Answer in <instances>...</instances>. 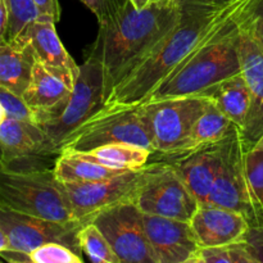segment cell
Returning a JSON list of instances; mask_svg holds the SVG:
<instances>
[{"mask_svg":"<svg viewBox=\"0 0 263 263\" xmlns=\"http://www.w3.org/2000/svg\"><path fill=\"white\" fill-rule=\"evenodd\" d=\"M246 0H181V15L148 57L110 91L104 105H139L174 72L217 26Z\"/></svg>","mask_w":263,"mask_h":263,"instance_id":"obj_1","label":"cell"},{"mask_svg":"<svg viewBox=\"0 0 263 263\" xmlns=\"http://www.w3.org/2000/svg\"><path fill=\"white\" fill-rule=\"evenodd\" d=\"M180 15L181 0L144 9H136L127 2L117 14L99 25L91 53L102 64L105 99L175 27Z\"/></svg>","mask_w":263,"mask_h":263,"instance_id":"obj_2","label":"cell"},{"mask_svg":"<svg viewBox=\"0 0 263 263\" xmlns=\"http://www.w3.org/2000/svg\"><path fill=\"white\" fill-rule=\"evenodd\" d=\"M249 0L215 28L202 44L164 79L149 100L202 94L222 80L241 73L239 18Z\"/></svg>","mask_w":263,"mask_h":263,"instance_id":"obj_3","label":"cell"},{"mask_svg":"<svg viewBox=\"0 0 263 263\" xmlns=\"http://www.w3.org/2000/svg\"><path fill=\"white\" fill-rule=\"evenodd\" d=\"M0 207L62 222L76 220L53 168L15 171L0 161Z\"/></svg>","mask_w":263,"mask_h":263,"instance_id":"obj_4","label":"cell"},{"mask_svg":"<svg viewBox=\"0 0 263 263\" xmlns=\"http://www.w3.org/2000/svg\"><path fill=\"white\" fill-rule=\"evenodd\" d=\"M112 143L134 144L154 154L153 136L143 104L104 105L67 139L61 152H87Z\"/></svg>","mask_w":263,"mask_h":263,"instance_id":"obj_5","label":"cell"},{"mask_svg":"<svg viewBox=\"0 0 263 263\" xmlns=\"http://www.w3.org/2000/svg\"><path fill=\"white\" fill-rule=\"evenodd\" d=\"M104 103L105 89L102 64L90 51L86 61L80 66L79 77L67 104L55 117L39 125L45 133L48 151L59 156L67 139L87 118L104 107Z\"/></svg>","mask_w":263,"mask_h":263,"instance_id":"obj_6","label":"cell"},{"mask_svg":"<svg viewBox=\"0 0 263 263\" xmlns=\"http://www.w3.org/2000/svg\"><path fill=\"white\" fill-rule=\"evenodd\" d=\"M208 103L210 98L202 94L143 103L153 136L154 154L166 158L181 153L189 141L194 123Z\"/></svg>","mask_w":263,"mask_h":263,"instance_id":"obj_7","label":"cell"},{"mask_svg":"<svg viewBox=\"0 0 263 263\" xmlns=\"http://www.w3.org/2000/svg\"><path fill=\"white\" fill-rule=\"evenodd\" d=\"M157 166L158 161L100 181L81 184L59 181V187L68 202L73 217L86 222L100 210L118 203L134 202Z\"/></svg>","mask_w":263,"mask_h":263,"instance_id":"obj_8","label":"cell"},{"mask_svg":"<svg viewBox=\"0 0 263 263\" xmlns=\"http://www.w3.org/2000/svg\"><path fill=\"white\" fill-rule=\"evenodd\" d=\"M243 133L236 126L223 141V154L220 171L215 180L207 205L228 208L241 213L249 225L262 228L261 215L249 187L244 162Z\"/></svg>","mask_w":263,"mask_h":263,"instance_id":"obj_9","label":"cell"},{"mask_svg":"<svg viewBox=\"0 0 263 263\" xmlns=\"http://www.w3.org/2000/svg\"><path fill=\"white\" fill-rule=\"evenodd\" d=\"M87 221L107 238L121 263H157L143 225V212L134 202L100 210Z\"/></svg>","mask_w":263,"mask_h":263,"instance_id":"obj_10","label":"cell"},{"mask_svg":"<svg viewBox=\"0 0 263 263\" xmlns=\"http://www.w3.org/2000/svg\"><path fill=\"white\" fill-rule=\"evenodd\" d=\"M84 221H53L0 207V229L7 236L8 248L30 253L46 243H59L82 256L79 231Z\"/></svg>","mask_w":263,"mask_h":263,"instance_id":"obj_11","label":"cell"},{"mask_svg":"<svg viewBox=\"0 0 263 263\" xmlns=\"http://www.w3.org/2000/svg\"><path fill=\"white\" fill-rule=\"evenodd\" d=\"M144 213L189 221L200 207L170 162L161 159L153 174L144 184L134 200Z\"/></svg>","mask_w":263,"mask_h":263,"instance_id":"obj_12","label":"cell"},{"mask_svg":"<svg viewBox=\"0 0 263 263\" xmlns=\"http://www.w3.org/2000/svg\"><path fill=\"white\" fill-rule=\"evenodd\" d=\"M252 0L239 18V57L241 73L252 95L251 109L243 133L247 145L263 135V48L251 12Z\"/></svg>","mask_w":263,"mask_h":263,"instance_id":"obj_13","label":"cell"},{"mask_svg":"<svg viewBox=\"0 0 263 263\" xmlns=\"http://www.w3.org/2000/svg\"><path fill=\"white\" fill-rule=\"evenodd\" d=\"M55 154L46 145V136L37 123L5 118L0 126V161L15 171L54 168Z\"/></svg>","mask_w":263,"mask_h":263,"instance_id":"obj_14","label":"cell"},{"mask_svg":"<svg viewBox=\"0 0 263 263\" xmlns=\"http://www.w3.org/2000/svg\"><path fill=\"white\" fill-rule=\"evenodd\" d=\"M143 225L157 263H190L200 248L189 221L143 212Z\"/></svg>","mask_w":263,"mask_h":263,"instance_id":"obj_15","label":"cell"},{"mask_svg":"<svg viewBox=\"0 0 263 263\" xmlns=\"http://www.w3.org/2000/svg\"><path fill=\"white\" fill-rule=\"evenodd\" d=\"M55 23L50 17L39 15L27 26L21 36L28 39L35 51L36 59L48 71L73 89L80 73V66L62 44L57 33Z\"/></svg>","mask_w":263,"mask_h":263,"instance_id":"obj_16","label":"cell"},{"mask_svg":"<svg viewBox=\"0 0 263 263\" xmlns=\"http://www.w3.org/2000/svg\"><path fill=\"white\" fill-rule=\"evenodd\" d=\"M225 139L218 143L203 145L189 153L161 158L172 164L200 205H207L208 197L220 171Z\"/></svg>","mask_w":263,"mask_h":263,"instance_id":"obj_17","label":"cell"},{"mask_svg":"<svg viewBox=\"0 0 263 263\" xmlns=\"http://www.w3.org/2000/svg\"><path fill=\"white\" fill-rule=\"evenodd\" d=\"M190 223L200 247L244 241L251 228L241 213L217 205H200Z\"/></svg>","mask_w":263,"mask_h":263,"instance_id":"obj_18","label":"cell"},{"mask_svg":"<svg viewBox=\"0 0 263 263\" xmlns=\"http://www.w3.org/2000/svg\"><path fill=\"white\" fill-rule=\"evenodd\" d=\"M72 89L61 79L51 73L36 59L32 76L22 98L35 112L36 123L45 122L55 117L64 108L71 97Z\"/></svg>","mask_w":263,"mask_h":263,"instance_id":"obj_19","label":"cell"},{"mask_svg":"<svg viewBox=\"0 0 263 263\" xmlns=\"http://www.w3.org/2000/svg\"><path fill=\"white\" fill-rule=\"evenodd\" d=\"M36 62L32 45L25 36L0 40V87L22 97Z\"/></svg>","mask_w":263,"mask_h":263,"instance_id":"obj_20","label":"cell"},{"mask_svg":"<svg viewBox=\"0 0 263 263\" xmlns=\"http://www.w3.org/2000/svg\"><path fill=\"white\" fill-rule=\"evenodd\" d=\"M243 130L251 109L252 95L243 73L235 74L202 92Z\"/></svg>","mask_w":263,"mask_h":263,"instance_id":"obj_21","label":"cell"},{"mask_svg":"<svg viewBox=\"0 0 263 263\" xmlns=\"http://www.w3.org/2000/svg\"><path fill=\"white\" fill-rule=\"evenodd\" d=\"M72 152V151H63ZM87 161L117 170H136L149 163L153 152L128 143H112L87 152H72Z\"/></svg>","mask_w":263,"mask_h":263,"instance_id":"obj_22","label":"cell"},{"mask_svg":"<svg viewBox=\"0 0 263 263\" xmlns=\"http://www.w3.org/2000/svg\"><path fill=\"white\" fill-rule=\"evenodd\" d=\"M238 125L233 122L212 100L205 107L204 112L199 116L197 122L194 123L192 134L187 144L180 154L189 153V152L195 151L207 144L218 143L230 135L231 131ZM177 154V156H180ZM176 157V156H174ZM167 158V157H166Z\"/></svg>","mask_w":263,"mask_h":263,"instance_id":"obj_23","label":"cell"},{"mask_svg":"<svg viewBox=\"0 0 263 263\" xmlns=\"http://www.w3.org/2000/svg\"><path fill=\"white\" fill-rule=\"evenodd\" d=\"M54 175L61 182H92L109 179L128 170H117L87 161L72 152H61L54 164Z\"/></svg>","mask_w":263,"mask_h":263,"instance_id":"obj_24","label":"cell"},{"mask_svg":"<svg viewBox=\"0 0 263 263\" xmlns=\"http://www.w3.org/2000/svg\"><path fill=\"white\" fill-rule=\"evenodd\" d=\"M81 251L92 263H121L107 238L92 222L86 221L79 231Z\"/></svg>","mask_w":263,"mask_h":263,"instance_id":"obj_25","label":"cell"},{"mask_svg":"<svg viewBox=\"0 0 263 263\" xmlns=\"http://www.w3.org/2000/svg\"><path fill=\"white\" fill-rule=\"evenodd\" d=\"M244 162H246L247 179H248L252 195L261 215L263 228V135L256 143L251 145L246 144Z\"/></svg>","mask_w":263,"mask_h":263,"instance_id":"obj_26","label":"cell"},{"mask_svg":"<svg viewBox=\"0 0 263 263\" xmlns=\"http://www.w3.org/2000/svg\"><path fill=\"white\" fill-rule=\"evenodd\" d=\"M190 263H254L246 240L216 247H200Z\"/></svg>","mask_w":263,"mask_h":263,"instance_id":"obj_27","label":"cell"},{"mask_svg":"<svg viewBox=\"0 0 263 263\" xmlns=\"http://www.w3.org/2000/svg\"><path fill=\"white\" fill-rule=\"evenodd\" d=\"M9 12V26L7 37L15 39L22 35L27 26L39 17L32 0H5Z\"/></svg>","mask_w":263,"mask_h":263,"instance_id":"obj_28","label":"cell"},{"mask_svg":"<svg viewBox=\"0 0 263 263\" xmlns=\"http://www.w3.org/2000/svg\"><path fill=\"white\" fill-rule=\"evenodd\" d=\"M82 263L84 258L68 247L46 243L28 253V263Z\"/></svg>","mask_w":263,"mask_h":263,"instance_id":"obj_29","label":"cell"},{"mask_svg":"<svg viewBox=\"0 0 263 263\" xmlns=\"http://www.w3.org/2000/svg\"><path fill=\"white\" fill-rule=\"evenodd\" d=\"M0 103L4 107L8 118L36 123L35 112L28 107L27 103L23 100L21 95L5 89V87H0Z\"/></svg>","mask_w":263,"mask_h":263,"instance_id":"obj_30","label":"cell"},{"mask_svg":"<svg viewBox=\"0 0 263 263\" xmlns=\"http://www.w3.org/2000/svg\"><path fill=\"white\" fill-rule=\"evenodd\" d=\"M95 14L99 25L117 14L128 0H81Z\"/></svg>","mask_w":263,"mask_h":263,"instance_id":"obj_31","label":"cell"},{"mask_svg":"<svg viewBox=\"0 0 263 263\" xmlns=\"http://www.w3.org/2000/svg\"><path fill=\"white\" fill-rule=\"evenodd\" d=\"M246 243L254 263H263V228L251 226L247 233Z\"/></svg>","mask_w":263,"mask_h":263,"instance_id":"obj_32","label":"cell"},{"mask_svg":"<svg viewBox=\"0 0 263 263\" xmlns=\"http://www.w3.org/2000/svg\"><path fill=\"white\" fill-rule=\"evenodd\" d=\"M39 15H46L58 22L61 20V7L58 0H32Z\"/></svg>","mask_w":263,"mask_h":263,"instance_id":"obj_33","label":"cell"},{"mask_svg":"<svg viewBox=\"0 0 263 263\" xmlns=\"http://www.w3.org/2000/svg\"><path fill=\"white\" fill-rule=\"evenodd\" d=\"M251 12L263 48V0H252Z\"/></svg>","mask_w":263,"mask_h":263,"instance_id":"obj_34","label":"cell"},{"mask_svg":"<svg viewBox=\"0 0 263 263\" xmlns=\"http://www.w3.org/2000/svg\"><path fill=\"white\" fill-rule=\"evenodd\" d=\"M8 26H9V12H8L7 2L0 0V40L7 37Z\"/></svg>","mask_w":263,"mask_h":263,"instance_id":"obj_35","label":"cell"},{"mask_svg":"<svg viewBox=\"0 0 263 263\" xmlns=\"http://www.w3.org/2000/svg\"><path fill=\"white\" fill-rule=\"evenodd\" d=\"M131 3L134 8L136 9H144V8H148L153 4H158V3L168 2V0H128Z\"/></svg>","mask_w":263,"mask_h":263,"instance_id":"obj_36","label":"cell"},{"mask_svg":"<svg viewBox=\"0 0 263 263\" xmlns=\"http://www.w3.org/2000/svg\"><path fill=\"white\" fill-rule=\"evenodd\" d=\"M8 248V240H7V236L4 235L3 230L0 229V252L4 251V249Z\"/></svg>","mask_w":263,"mask_h":263,"instance_id":"obj_37","label":"cell"},{"mask_svg":"<svg viewBox=\"0 0 263 263\" xmlns=\"http://www.w3.org/2000/svg\"><path fill=\"white\" fill-rule=\"evenodd\" d=\"M5 118H7V113H5L4 107H3L2 103H0V126H2V123L4 122Z\"/></svg>","mask_w":263,"mask_h":263,"instance_id":"obj_38","label":"cell"},{"mask_svg":"<svg viewBox=\"0 0 263 263\" xmlns=\"http://www.w3.org/2000/svg\"><path fill=\"white\" fill-rule=\"evenodd\" d=\"M221 2H228V0H221Z\"/></svg>","mask_w":263,"mask_h":263,"instance_id":"obj_39","label":"cell"}]
</instances>
